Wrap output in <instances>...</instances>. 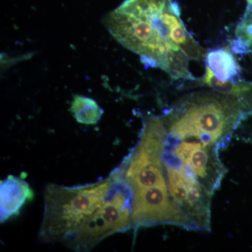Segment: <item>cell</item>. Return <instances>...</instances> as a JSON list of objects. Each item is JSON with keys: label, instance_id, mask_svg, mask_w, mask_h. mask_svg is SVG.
<instances>
[{"label": "cell", "instance_id": "6da1fadb", "mask_svg": "<svg viewBox=\"0 0 252 252\" xmlns=\"http://www.w3.org/2000/svg\"><path fill=\"white\" fill-rule=\"evenodd\" d=\"M175 0H126L104 23L113 37L174 79L193 80L190 64L206 59L207 50L189 33Z\"/></svg>", "mask_w": 252, "mask_h": 252}, {"label": "cell", "instance_id": "7a4b0ae2", "mask_svg": "<svg viewBox=\"0 0 252 252\" xmlns=\"http://www.w3.org/2000/svg\"><path fill=\"white\" fill-rule=\"evenodd\" d=\"M251 109L248 102L211 89L184 96L161 119L170 138L219 147Z\"/></svg>", "mask_w": 252, "mask_h": 252}, {"label": "cell", "instance_id": "3957f363", "mask_svg": "<svg viewBox=\"0 0 252 252\" xmlns=\"http://www.w3.org/2000/svg\"><path fill=\"white\" fill-rule=\"evenodd\" d=\"M114 182L105 180L77 187L49 184L44 189V214L39 238L45 243H64L102 206Z\"/></svg>", "mask_w": 252, "mask_h": 252}, {"label": "cell", "instance_id": "277c9868", "mask_svg": "<svg viewBox=\"0 0 252 252\" xmlns=\"http://www.w3.org/2000/svg\"><path fill=\"white\" fill-rule=\"evenodd\" d=\"M114 182L102 206L94 212L79 231L64 244L77 252H89L104 239L133 227L132 194L119 169L112 172Z\"/></svg>", "mask_w": 252, "mask_h": 252}, {"label": "cell", "instance_id": "5b68a950", "mask_svg": "<svg viewBox=\"0 0 252 252\" xmlns=\"http://www.w3.org/2000/svg\"><path fill=\"white\" fill-rule=\"evenodd\" d=\"M167 139L161 117L144 119L140 140L119 167L131 190L167 185L164 167Z\"/></svg>", "mask_w": 252, "mask_h": 252}, {"label": "cell", "instance_id": "8992f818", "mask_svg": "<svg viewBox=\"0 0 252 252\" xmlns=\"http://www.w3.org/2000/svg\"><path fill=\"white\" fill-rule=\"evenodd\" d=\"M164 167L173 201L196 230L211 229L212 195L193 175L168 154L164 155Z\"/></svg>", "mask_w": 252, "mask_h": 252}, {"label": "cell", "instance_id": "52a82bcc", "mask_svg": "<svg viewBox=\"0 0 252 252\" xmlns=\"http://www.w3.org/2000/svg\"><path fill=\"white\" fill-rule=\"evenodd\" d=\"M218 149V146L199 140H175L168 137L165 153L185 167L212 195L220 188L227 170Z\"/></svg>", "mask_w": 252, "mask_h": 252}, {"label": "cell", "instance_id": "ba28073f", "mask_svg": "<svg viewBox=\"0 0 252 252\" xmlns=\"http://www.w3.org/2000/svg\"><path fill=\"white\" fill-rule=\"evenodd\" d=\"M131 191L133 227L166 224L195 230L193 223L172 200L167 185L134 189Z\"/></svg>", "mask_w": 252, "mask_h": 252}, {"label": "cell", "instance_id": "9c48e42d", "mask_svg": "<svg viewBox=\"0 0 252 252\" xmlns=\"http://www.w3.org/2000/svg\"><path fill=\"white\" fill-rule=\"evenodd\" d=\"M1 222L18 213L28 200L32 198V190L28 182L20 177L9 176L1 181Z\"/></svg>", "mask_w": 252, "mask_h": 252}, {"label": "cell", "instance_id": "30bf717a", "mask_svg": "<svg viewBox=\"0 0 252 252\" xmlns=\"http://www.w3.org/2000/svg\"><path fill=\"white\" fill-rule=\"evenodd\" d=\"M207 67L220 81H233L240 73V67L233 53L228 49H218L207 52Z\"/></svg>", "mask_w": 252, "mask_h": 252}, {"label": "cell", "instance_id": "8fae6325", "mask_svg": "<svg viewBox=\"0 0 252 252\" xmlns=\"http://www.w3.org/2000/svg\"><path fill=\"white\" fill-rule=\"evenodd\" d=\"M199 84L221 94L233 96L249 103V99L252 97V83L219 80L207 66L205 75L200 79Z\"/></svg>", "mask_w": 252, "mask_h": 252}, {"label": "cell", "instance_id": "7c38bea8", "mask_svg": "<svg viewBox=\"0 0 252 252\" xmlns=\"http://www.w3.org/2000/svg\"><path fill=\"white\" fill-rule=\"evenodd\" d=\"M70 110L76 121L79 124L85 125L97 124L104 113L94 99L79 94L74 96L73 98Z\"/></svg>", "mask_w": 252, "mask_h": 252}, {"label": "cell", "instance_id": "4fadbf2b", "mask_svg": "<svg viewBox=\"0 0 252 252\" xmlns=\"http://www.w3.org/2000/svg\"><path fill=\"white\" fill-rule=\"evenodd\" d=\"M236 41L234 49L252 54V6H248L235 31Z\"/></svg>", "mask_w": 252, "mask_h": 252}, {"label": "cell", "instance_id": "5bb4252c", "mask_svg": "<svg viewBox=\"0 0 252 252\" xmlns=\"http://www.w3.org/2000/svg\"><path fill=\"white\" fill-rule=\"evenodd\" d=\"M248 6H252V0H247Z\"/></svg>", "mask_w": 252, "mask_h": 252}]
</instances>
